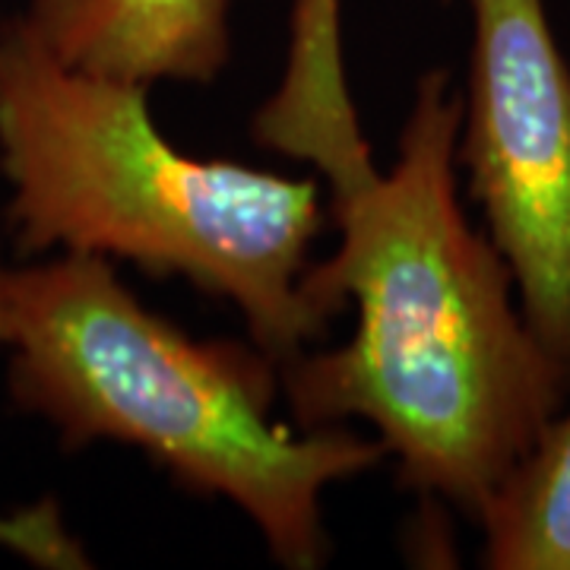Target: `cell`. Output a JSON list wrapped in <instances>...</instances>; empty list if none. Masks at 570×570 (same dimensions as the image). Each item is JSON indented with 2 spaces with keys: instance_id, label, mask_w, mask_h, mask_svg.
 Returning a JSON list of instances; mask_svg holds the SVG:
<instances>
[{
  "instance_id": "3",
  "label": "cell",
  "mask_w": 570,
  "mask_h": 570,
  "mask_svg": "<svg viewBox=\"0 0 570 570\" xmlns=\"http://www.w3.org/2000/svg\"><path fill=\"white\" fill-rule=\"evenodd\" d=\"M0 295L13 406L45 419L63 450L127 444L181 489L232 501L285 568L324 561V491L387 456L340 425L295 434L273 422L279 365L264 348L190 340L105 257L0 266Z\"/></svg>"
},
{
  "instance_id": "8",
  "label": "cell",
  "mask_w": 570,
  "mask_h": 570,
  "mask_svg": "<svg viewBox=\"0 0 570 570\" xmlns=\"http://www.w3.org/2000/svg\"><path fill=\"white\" fill-rule=\"evenodd\" d=\"M7 336H10V321L0 295V346H7ZM0 549H10L22 561L45 570L89 568V554L80 546V539L67 530L55 501L0 513Z\"/></svg>"
},
{
  "instance_id": "7",
  "label": "cell",
  "mask_w": 570,
  "mask_h": 570,
  "mask_svg": "<svg viewBox=\"0 0 570 570\" xmlns=\"http://www.w3.org/2000/svg\"><path fill=\"white\" fill-rule=\"evenodd\" d=\"M475 520L485 568L570 570V409L542 428Z\"/></svg>"
},
{
  "instance_id": "6",
  "label": "cell",
  "mask_w": 570,
  "mask_h": 570,
  "mask_svg": "<svg viewBox=\"0 0 570 570\" xmlns=\"http://www.w3.org/2000/svg\"><path fill=\"white\" fill-rule=\"evenodd\" d=\"M340 26V0L292 3L283 80L250 124L261 146L314 165L333 187L374 168L348 92Z\"/></svg>"
},
{
  "instance_id": "5",
  "label": "cell",
  "mask_w": 570,
  "mask_h": 570,
  "mask_svg": "<svg viewBox=\"0 0 570 570\" xmlns=\"http://www.w3.org/2000/svg\"><path fill=\"white\" fill-rule=\"evenodd\" d=\"M17 20L67 67L140 86L213 82L232 58V0H29Z\"/></svg>"
},
{
  "instance_id": "1",
  "label": "cell",
  "mask_w": 570,
  "mask_h": 570,
  "mask_svg": "<svg viewBox=\"0 0 570 570\" xmlns=\"http://www.w3.org/2000/svg\"><path fill=\"white\" fill-rule=\"evenodd\" d=\"M463 96L444 70L419 77L400 153L362 194L330 206L333 257L305 295L352 340L298 352L279 390L302 428L362 419L396 456L400 482L479 517L570 390V365L513 302V273L456 197Z\"/></svg>"
},
{
  "instance_id": "4",
  "label": "cell",
  "mask_w": 570,
  "mask_h": 570,
  "mask_svg": "<svg viewBox=\"0 0 570 570\" xmlns=\"http://www.w3.org/2000/svg\"><path fill=\"white\" fill-rule=\"evenodd\" d=\"M456 163L508 261L523 317L570 365V67L542 0H469Z\"/></svg>"
},
{
  "instance_id": "2",
  "label": "cell",
  "mask_w": 570,
  "mask_h": 570,
  "mask_svg": "<svg viewBox=\"0 0 570 570\" xmlns=\"http://www.w3.org/2000/svg\"><path fill=\"white\" fill-rule=\"evenodd\" d=\"M0 171L26 261L86 254L187 279L238 307L276 365L330 326L305 295L317 184L187 156L153 121L149 86L67 67L20 20L0 29Z\"/></svg>"
}]
</instances>
